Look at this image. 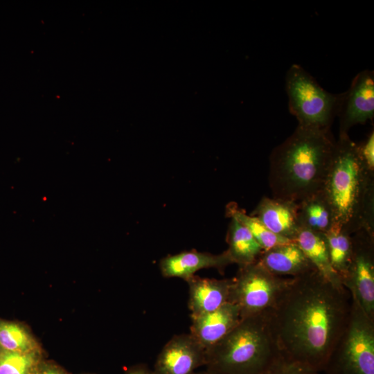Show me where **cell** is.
I'll return each mask as SVG.
<instances>
[{
    "label": "cell",
    "mask_w": 374,
    "mask_h": 374,
    "mask_svg": "<svg viewBox=\"0 0 374 374\" xmlns=\"http://www.w3.org/2000/svg\"><path fill=\"white\" fill-rule=\"evenodd\" d=\"M351 295L317 270L292 277L269 321L282 357L323 371L348 319Z\"/></svg>",
    "instance_id": "1"
},
{
    "label": "cell",
    "mask_w": 374,
    "mask_h": 374,
    "mask_svg": "<svg viewBox=\"0 0 374 374\" xmlns=\"http://www.w3.org/2000/svg\"><path fill=\"white\" fill-rule=\"evenodd\" d=\"M335 142L330 130L298 125L271 153L269 184L273 197L298 202L320 190Z\"/></svg>",
    "instance_id": "2"
},
{
    "label": "cell",
    "mask_w": 374,
    "mask_h": 374,
    "mask_svg": "<svg viewBox=\"0 0 374 374\" xmlns=\"http://www.w3.org/2000/svg\"><path fill=\"white\" fill-rule=\"evenodd\" d=\"M321 190L334 222L352 235L374 231V173L364 164L357 145L348 134L339 135Z\"/></svg>",
    "instance_id": "3"
},
{
    "label": "cell",
    "mask_w": 374,
    "mask_h": 374,
    "mask_svg": "<svg viewBox=\"0 0 374 374\" xmlns=\"http://www.w3.org/2000/svg\"><path fill=\"white\" fill-rule=\"evenodd\" d=\"M268 312L241 319L208 348L205 371L210 374H264L281 359Z\"/></svg>",
    "instance_id": "4"
},
{
    "label": "cell",
    "mask_w": 374,
    "mask_h": 374,
    "mask_svg": "<svg viewBox=\"0 0 374 374\" xmlns=\"http://www.w3.org/2000/svg\"><path fill=\"white\" fill-rule=\"evenodd\" d=\"M323 371L325 374H374V321L353 295L348 321Z\"/></svg>",
    "instance_id": "5"
},
{
    "label": "cell",
    "mask_w": 374,
    "mask_h": 374,
    "mask_svg": "<svg viewBox=\"0 0 374 374\" xmlns=\"http://www.w3.org/2000/svg\"><path fill=\"white\" fill-rule=\"evenodd\" d=\"M289 109L298 125L330 130L337 116L343 93L332 94L299 64H292L285 78Z\"/></svg>",
    "instance_id": "6"
},
{
    "label": "cell",
    "mask_w": 374,
    "mask_h": 374,
    "mask_svg": "<svg viewBox=\"0 0 374 374\" xmlns=\"http://www.w3.org/2000/svg\"><path fill=\"white\" fill-rule=\"evenodd\" d=\"M232 278L229 302L238 307L241 319L271 310L292 280L271 273L258 262L239 267Z\"/></svg>",
    "instance_id": "7"
},
{
    "label": "cell",
    "mask_w": 374,
    "mask_h": 374,
    "mask_svg": "<svg viewBox=\"0 0 374 374\" xmlns=\"http://www.w3.org/2000/svg\"><path fill=\"white\" fill-rule=\"evenodd\" d=\"M352 251L342 285L374 321V231L362 229L351 235Z\"/></svg>",
    "instance_id": "8"
},
{
    "label": "cell",
    "mask_w": 374,
    "mask_h": 374,
    "mask_svg": "<svg viewBox=\"0 0 374 374\" xmlns=\"http://www.w3.org/2000/svg\"><path fill=\"white\" fill-rule=\"evenodd\" d=\"M337 116H339V135L348 134L357 124H364L374 117V74L364 70L353 78L343 98Z\"/></svg>",
    "instance_id": "9"
},
{
    "label": "cell",
    "mask_w": 374,
    "mask_h": 374,
    "mask_svg": "<svg viewBox=\"0 0 374 374\" xmlns=\"http://www.w3.org/2000/svg\"><path fill=\"white\" fill-rule=\"evenodd\" d=\"M206 364V350L190 333L173 336L162 348L154 374H194Z\"/></svg>",
    "instance_id": "10"
},
{
    "label": "cell",
    "mask_w": 374,
    "mask_h": 374,
    "mask_svg": "<svg viewBox=\"0 0 374 374\" xmlns=\"http://www.w3.org/2000/svg\"><path fill=\"white\" fill-rule=\"evenodd\" d=\"M233 264L228 252L220 254L201 252L192 249L168 255L159 262V269L164 278H179L185 281L203 269L214 268L224 274L226 267Z\"/></svg>",
    "instance_id": "11"
},
{
    "label": "cell",
    "mask_w": 374,
    "mask_h": 374,
    "mask_svg": "<svg viewBox=\"0 0 374 374\" xmlns=\"http://www.w3.org/2000/svg\"><path fill=\"white\" fill-rule=\"evenodd\" d=\"M190 319L189 333L205 350L223 339L241 320L238 307L229 302L215 311Z\"/></svg>",
    "instance_id": "12"
},
{
    "label": "cell",
    "mask_w": 374,
    "mask_h": 374,
    "mask_svg": "<svg viewBox=\"0 0 374 374\" xmlns=\"http://www.w3.org/2000/svg\"><path fill=\"white\" fill-rule=\"evenodd\" d=\"M271 232L294 241L300 229L297 203L274 197H262L251 214Z\"/></svg>",
    "instance_id": "13"
},
{
    "label": "cell",
    "mask_w": 374,
    "mask_h": 374,
    "mask_svg": "<svg viewBox=\"0 0 374 374\" xmlns=\"http://www.w3.org/2000/svg\"><path fill=\"white\" fill-rule=\"evenodd\" d=\"M186 281L188 285L190 317L215 311L229 302L233 278L216 279L194 275Z\"/></svg>",
    "instance_id": "14"
},
{
    "label": "cell",
    "mask_w": 374,
    "mask_h": 374,
    "mask_svg": "<svg viewBox=\"0 0 374 374\" xmlns=\"http://www.w3.org/2000/svg\"><path fill=\"white\" fill-rule=\"evenodd\" d=\"M257 262L278 276L296 277L317 270L294 241L264 250Z\"/></svg>",
    "instance_id": "15"
},
{
    "label": "cell",
    "mask_w": 374,
    "mask_h": 374,
    "mask_svg": "<svg viewBox=\"0 0 374 374\" xmlns=\"http://www.w3.org/2000/svg\"><path fill=\"white\" fill-rule=\"evenodd\" d=\"M294 242L301 249L317 271L330 282L342 285L330 259L326 235L300 228Z\"/></svg>",
    "instance_id": "16"
},
{
    "label": "cell",
    "mask_w": 374,
    "mask_h": 374,
    "mask_svg": "<svg viewBox=\"0 0 374 374\" xmlns=\"http://www.w3.org/2000/svg\"><path fill=\"white\" fill-rule=\"evenodd\" d=\"M296 203L300 228L326 234L335 223L331 208L321 190Z\"/></svg>",
    "instance_id": "17"
},
{
    "label": "cell",
    "mask_w": 374,
    "mask_h": 374,
    "mask_svg": "<svg viewBox=\"0 0 374 374\" xmlns=\"http://www.w3.org/2000/svg\"><path fill=\"white\" fill-rule=\"evenodd\" d=\"M226 240L233 263L242 267L258 261L264 251L251 232L240 222L231 218Z\"/></svg>",
    "instance_id": "18"
},
{
    "label": "cell",
    "mask_w": 374,
    "mask_h": 374,
    "mask_svg": "<svg viewBox=\"0 0 374 374\" xmlns=\"http://www.w3.org/2000/svg\"><path fill=\"white\" fill-rule=\"evenodd\" d=\"M325 235L331 265L342 284L350 262L351 235L335 223Z\"/></svg>",
    "instance_id": "19"
},
{
    "label": "cell",
    "mask_w": 374,
    "mask_h": 374,
    "mask_svg": "<svg viewBox=\"0 0 374 374\" xmlns=\"http://www.w3.org/2000/svg\"><path fill=\"white\" fill-rule=\"evenodd\" d=\"M226 214L227 217L234 218L244 225L264 250L292 242L271 232L257 217L247 215L235 202L227 204Z\"/></svg>",
    "instance_id": "20"
},
{
    "label": "cell",
    "mask_w": 374,
    "mask_h": 374,
    "mask_svg": "<svg viewBox=\"0 0 374 374\" xmlns=\"http://www.w3.org/2000/svg\"><path fill=\"white\" fill-rule=\"evenodd\" d=\"M0 346L7 350L28 352L39 350L33 335L22 325L0 319Z\"/></svg>",
    "instance_id": "21"
},
{
    "label": "cell",
    "mask_w": 374,
    "mask_h": 374,
    "mask_svg": "<svg viewBox=\"0 0 374 374\" xmlns=\"http://www.w3.org/2000/svg\"><path fill=\"white\" fill-rule=\"evenodd\" d=\"M39 350L28 352H0V374H34L39 362Z\"/></svg>",
    "instance_id": "22"
},
{
    "label": "cell",
    "mask_w": 374,
    "mask_h": 374,
    "mask_svg": "<svg viewBox=\"0 0 374 374\" xmlns=\"http://www.w3.org/2000/svg\"><path fill=\"white\" fill-rule=\"evenodd\" d=\"M319 373L308 366L287 361L282 357L264 374H319Z\"/></svg>",
    "instance_id": "23"
},
{
    "label": "cell",
    "mask_w": 374,
    "mask_h": 374,
    "mask_svg": "<svg viewBox=\"0 0 374 374\" xmlns=\"http://www.w3.org/2000/svg\"><path fill=\"white\" fill-rule=\"evenodd\" d=\"M359 156L366 167L374 173V132H371L366 139L361 143L357 144Z\"/></svg>",
    "instance_id": "24"
},
{
    "label": "cell",
    "mask_w": 374,
    "mask_h": 374,
    "mask_svg": "<svg viewBox=\"0 0 374 374\" xmlns=\"http://www.w3.org/2000/svg\"><path fill=\"white\" fill-rule=\"evenodd\" d=\"M34 374H65L63 371L60 369L58 367L44 364L40 367H37Z\"/></svg>",
    "instance_id": "25"
},
{
    "label": "cell",
    "mask_w": 374,
    "mask_h": 374,
    "mask_svg": "<svg viewBox=\"0 0 374 374\" xmlns=\"http://www.w3.org/2000/svg\"><path fill=\"white\" fill-rule=\"evenodd\" d=\"M125 374H154V373L148 365L141 364L131 367Z\"/></svg>",
    "instance_id": "26"
},
{
    "label": "cell",
    "mask_w": 374,
    "mask_h": 374,
    "mask_svg": "<svg viewBox=\"0 0 374 374\" xmlns=\"http://www.w3.org/2000/svg\"><path fill=\"white\" fill-rule=\"evenodd\" d=\"M194 374H210V373H208L204 370L202 371L195 372Z\"/></svg>",
    "instance_id": "27"
},
{
    "label": "cell",
    "mask_w": 374,
    "mask_h": 374,
    "mask_svg": "<svg viewBox=\"0 0 374 374\" xmlns=\"http://www.w3.org/2000/svg\"><path fill=\"white\" fill-rule=\"evenodd\" d=\"M1 349H2V348H1V346H0V352H1Z\"/></svg>",
    "instance_id": "28"
}]
</instances>
